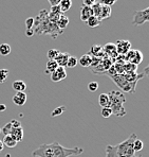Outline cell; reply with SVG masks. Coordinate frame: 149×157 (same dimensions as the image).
<instances>
[{"label": "cell", "instance_id": "15", "mask_svg": "<svg viewBox=\"0 0 149 157\" xmlns=\"http://www.w3.org/2000/svg\"><path fill=\"white\" fill-rule=\"evenodd\" d=\"M112 14V10H111V6H105V4H102V9H100V18L98 20L102 21L104 19H107L111 16Z\"/></svg>", "mask_w": 149, "mask_h": 157}, {"label": "cell", "instance_id": "4", "mask_svg": "<svg viewBox=\"0 0 149 157\" xmlns=\"http://www.w3.org/2000/svg\"><path fill=\"white\" fill-rule=\"evenodd\" d=\"M109 96V107L112 112V115L116 117H124L127 112L124 108V104L126 102V97L122 91L112 90L108 94Z\"/></svg>", "mask_w": 149, "mask_h": 157}, {"label": "cell", "instance_id": "35", "mask_svg": "<svg viewBox=\"0 0 149 157\" xmlns=\"http://www.w3.org/2000/svg\"><path fill=\"white\" fill-rule=\"evenodd\" d=\"M33 25H34V18H33V17L27 18V20H26V27H27V30L33 29Z\"/></svg>", "mask_w": 149, "mask_h": 157}, {"label": "cell", "instance_id": "39", "mask_svg": "<svg viewBox=\"0 0 149 157\" xmlns=\"http://www.w3.org/2000/svg\"><path fill=\"white\" fill-rule=\"evenodd\" d=\"M48 1L50 2V4H51V6H58L59 2H60L61 0H48Z\"/></svg>", "mask_w": 149, "mask_h": 157}, {"label": "cell", "instance_id": "38", "mask_svg": "<svg viewBox=\"0 0 149 157\" xmlns=\"http://www.w3.org/2000/svg\"><path fill=\"white\" fill-rule=\"evenodd\" d=\"M96 1H97V0H82V6H92Z\"/></svg>", "mask_w": 149, "mask_h": 157}, {"label": "cell", "instance_id": "40", "mask_svg": "<svg viewBox=\"0 0 149 157\" xmlns=\"http://www.w3.org/2000/svg\"><path fill=\"white\" fill-rule=\"evenodd\" d=\"M34 30L33 29H29V30H27L26 31V35L27 36V37H31L32 35H34Z\"/></svg>", "mask_w": 149, "mask_h": 157}, {"label": "cell", "instance_id": "13", "mask_svg": "<svg viewBox=\"0 0 149 157\" xmlns=\"http://www.w3.org/2000/svg\"><path fill=\"white\" fill-rule=\"evenodd\" d=\"M69 56H70V54L68 52H59V54L57 55L54 61L57 63L58 67H66Z\"/></svg>", "mask_w": 149, "mask_h": 157}, {"label": "cell", "instance_id": "32", "mask_svg": "<svg viewBox=\"0 0 149 157\" xmlns=\"http://www.w3.org/2000/svg\"><path fill=\"white\" fill-rule=\"evenodd\" d=\"M12 125H11V123L9 122V123H6L5 125L3 126V128H1V133L2 134H4V136L5 135H10V133H11V131H12Z\"/></svg>", "mask_w": 149, "mask_h": 157}, {"label": "cell", "instance_id": "12", "mask_svg": "<svg viewBox=\"0 0 149 157\" xmlns=\"http://www.w3.org/2000/svg\"><path fill=\"white\" fill-rule=\"evenodd\" d=\"M88 54H92L94 57H98V59H104L105 57L104 49H103V46L100 45H93Z\"/></svg>", "mask_w": 149, "mask_h": 157}, {"label": "cell", "instance_id": "28", "mask_svg": "<svg viewBox=\"0 0 149 157\" xmlns=\"http://www.w3.org/2000/svg\"><path fill=\"white\" fill-rule=\"evenodd\" d=\"M66 106H58L56 107L55 109L52 110L51 113V117H57V116H60L61 114H64V112H66Z\"/></svg>", "mask_w": 149, "mask_h": 157}, {"label": "cell", "instance_id": "30", "mask_svg": "<svg viewBox=\"0 0 149 157\" xmlns=\"http://www.w3.org/2000/svg\"><path fill=\"white\" fill-rule=\"evenodd\" d=\"M10 75V70L9 69H0V83H4Z\"/></svg>", "mask_w": 149, "mask_h": 157}, {"label": "cell", "instance_id": "7", "mask_svg": "<svg viewBox=\"0 0 149 157\" xmlns=\"http://www.w3.org/2000/svg\"><path fill=\"white\" fill-rule=\"evenodd\" d=\"M124 57H125L127 63L133 64V65L137 66L142 61H143V53L141 51H139V50L131 49L127 54L124 55Z\"/></svg>", "mask_w": 149, "mask_h": 157}, {"label": "cell", "instance_id": "27", "mask_svg": "<svg viewBox=\"0 0 149 157\" xmlns=\"http://www.w3.org/2000/svg\"><path fill=\"white\" fill-rule=\"evenodd\" d=\"M143 147H144V142L142 141L141 139L136 138V139L133 141V150H134V152H141L142 150H143Z\"/></svg>", "mask_w": 149, "mask_h": 157}, {"label": "cell", "instance_id": "42", "mask_svg": "<svg viewBox=\"0 0 149 157\" xmlns=\"http://www.w3.org/2000/svg\"><path fill=\"white\" fill-rule=\"evenodd\" d=\"M3 147H4V145H3V144H2L1 140H0V151H2V150H3Z\"/></svg>", "mask_w": 149, "mask_h": 157}, {"label": "cell", "instance_id": "16", "mask_svg": "<svg viewBox=\"0 0 149 157\" xmlns=\"http://www.w3.org/2000/svg\"><path fill=\"white\" fill-rule=\"evenodd\" d=\"M10 135L16 140L17 144L22 141V138H24V130H22V126L21 128H12Z\"/></svg>", "mask_w": 149, "mask_h": 157}, {"label": "cell", "instance_id": "29", "mask_svg": "<svg viewBox=\"0 0 149 157\" xmlns=\"http://www.w3.org/2000/svg\"><path fill=\"white\" fill-rule=\"evenodd\" d=\"M59 50H57V49H50V50H48V52H47V57L50 59V61H53V59H56V56L59 54Z\"/></svg>", "mask_w": 149, "mask_h": 157}, {"label": "cell", "instance_id": "31", "mask_svg": "<svg viewBox=\"0 0 149 157\" xmlns=\"http://www.w3.org/2000/svg\"><path fill=\"white\" fill-rule=\"evenodd\" d=\"M78 64V59H76L75 56H69V59H68V62H67V67H69V68H74L75 66Z\"/></svg>", "mask_w": 149, "mask_h": 157}, {"label": "cell", "instance_id": "3", "mask_svg": "<svg viewBox=\"0 0 149 157\" xmlns=\"http://www.w3.org/2000/svg\"><path fill=\"white\" fill-rule=\"evenodd\" d=\"M137 138L136 134H131L127 139L115 145L108 144L106 147V157H133V141Z\"/></svg>", "mask_w": 149, "mask_h": 157}, {"label": "cell", "instance_id": "24", "mask_svg": "<svg viewBox=\"0 0 149 157\" xmlns=\"http://www.w3.org/2000/svg\"><path fill=\"white\" fill-rule=\"evenodd\" d=\"M58 67V65H57V63L54 61H48L47 63V67H45V73L47 75H51L52 72H54L55 70H56V68Z\"/></svg>", "mask_w": 149, "mask_h": 157}, {"label": "cell", "instance_id": "34", "mask_svg": "<svg viewBox=\"0 0 149 157\" xmlns=\"http://www.w3.org/2000/svg\"><path fill=\"white\" fill-rule=\"evenodd\" d=\"M102 116L104 117V118H109L110 116L112 115V112H111V109H110V107H103L102 108Z\"/></svg>", "mask_w": 149, "mask_h": 157}, {"label": "cell", "instance_id": "6", "mask_svg": "<svg viewBox=\"0 0 149 157\" xmlns=\"http://www.w3.org/2000/svg\"><path fill=\"white\" fill-rule=\"evenodd\" d=\"M149 19V8H146L141 11H136L132 18V25L133 26H141V25L147 22Z\"/></svg>", "mask_w": 149, "mask_h": 157}, {"label": "cell", "instance_id": "25", "mask_svg": "<svg viewBox=\"0 0 149 157\" xmlns=\"http://www.w3.org/2000/svg\"><path fill=\"white\" fill-rule=\"evenodd\" d=\"M11 53V46L9 44L4 43L0 45V55L2 56H6Z\"/></svg>", "mask_w": 149, "mask_h": 157}, {"label": "cell", "instance_id": "41", "mask_svg": "<svg viewBox=\"0 0 149 157\" xmlns=\"http://www.w3.org/2000/svg\"><path fill=\"white\" fill-rule=\"evenodd\" d=\"M6 109V106L4 104H0V112H4Z\"/></svg>", "mask_w": 149, "mask_h": 157}, {"label": "cell", "instance_id": "10", "mask_svg": "<svg viewBox=\"0 0 149 157\" xmlns=\"http://www.w3.org/2000/svg\"><path fill=\"white\" fill-rule=\"evenodd\" d=\"M63 15V12L60 11L58 6H51L50 9V12H48V18L51 22L53 24H56V21L58 20V18Z\"/></svg>", "mask_w": 149, "mask_h": 157}, {"label": "cell", "instance_id": "2", "mask_svg": "<svg viewBox=\"0 0 149 157\" xmlns=\"http://www.w3.org/2000/svg\"><path fill=\"white\" fill-rule=\"evenodd\" d=\"M33 30L35 34H40V35H50L54 39L57 38V36L63 33L61 30L57 28L56 24H53L48 18V11L41 10L38 13L37 17L34 18Z\"/></svg>", "mask_w": 149, "mask_h": 157}, {"label": "cell", "instance_id": "44", "mask_svg": "<svg viewBox=\"0 0 149 157\" xmlns=\"http://www.w3.org/2000/svg\"><path fill=\"white\" fill-rule=\"evenodd\" d=\"M0 133H1V128H0Z\"/></svg>", "mask_w": 149, "mask_h": 157}, {"label": "cell", "instance_id": "1", "mask_svg": "<svg viewBox=\"0 0 149 157\" xmlns=\"http://www.w3.org/2000/svg\"><path fill=\"white\" fill-rule=\"evenodd\" d=\"M84 153L82 147H65L58 142L43 144L34 150L32 155L34 157H69L77 156Z\"/></svg>", "mask_w": 149, "mask_h": 157}, {"label": "cell", "instance_id": "9", "mask_svg": "<svg viewBox=\"0 0 149 157\" xmlns=\"http://www.w3.org/2000/svg\"><path fill=\"white\" fill-rule=\"evenodd\" d=\"M66 78H67V72L65 67H57L56 70L51 73V80L53 82H60Z\"/></svg>", "mask_w": 149, "mask_h": 157}, {"label": "cell", "instance_id": "21", "mask_svg": "<svg viewBox=\"0 0 149 157\" xmlns=\"http://www.w3.org/2000/svg\"><path fill=\"white\" fill-rule=\"evenodd\" d=\"M2 144H3L4 147H10V149H12V147H15L16 145H17V142H16V140L14 139L11 135H5L3 138V140H2Z\"/></svg>", "mask_w": 149, "mask_h": 157}, {"label": "cell", "instance_id": "37", "mask_svg": "<svg viewBox=\"0 0 149 157\" xmlns=\"http://www.w3.org/2000/svg\"><path fill=\"white\" fill-rule=\"evenodd\" d=\"M10 123H11V125H12V128H21V123H20V122L18 121V120H16V119L11 120V121H10Z\"/></svg>", "mask_w": 149, "mask_h": 157}, {"label": "cell", "instance_id": "33", "mask_svg": "<svg viewBox=\"0 0 149 157\" xmlns=\"http://www.w3.org/2000/svg\"><path fill=\"white\" fill-rule=\"evenodd\" d=\"M88 89H89V91H91V92H95L98 89V83L95 82V81L90 82L88 84Z\"/></svg>", "mask_w": 149, "mask_h": 157}, {"label": "cell", "instance_id": "14", "mask_svg": "<svg viewBox=\"0 0 149 157\" xmlns=\"http://www.w3.org/2000/svg\"><path fill=\"white\" fill-rule=\"evenodd\" d=\"M93 16V13H92V9L91 6H82L81 8V20L82 21H85L86 22L89 18Z\"/></svg>", "mask_w": 149, "mask_h": 157}, {"label": "cell", "instance_id": "5", "mask_svg": "<svg viewBox=\"0 0 149 157\" xmlns=\"http://www.w3.org/2000/svg\"><path fill=\"white\" fill-rule=\"evenodd\" d=\"M111 80L118 85V88H121L124 92H132L136 91V87H133L127 80H126L125 75H111Z\"/></svg>", "mask_w": 149, "mask_h": 157}, {"label": "cell", "instance_id": "19", "mask_svg": "<svg viewBox=\"0 0 149 157\" xmlns=\"http://www.w3.org/2000/svg\"><path fill=\"white\" fill-rule=\"evenodd\" d=\"M12 87L16 92H24L27 88V84L22 80H16L12 83Z\"/></svg>", "mask_w": 149, "mask_h": 157}, {"label": "cell", "instance_id": "22", "mask_svg": "<svg viewBox=\"0 0 149 157\" xmlns=\"http://www.w3.org/2000/svg\"><path fill=\"white\" fill-rule=\"evenodd\" d=\"M58 6L61 12H63V14H65V12L69 11L71 9V6H72V0H61L59 2Z\"/></svg>", "mask_w": 149, "mask_h": 157}, {"label": "cell", "instance_id": "18", "mask_svg": "<svg viewBox=\"0 0 149 157\" xmlns=\"http://www.w3.org/2000/svg\"><path fill=\"white\" fill-rule=\"evenodd\" d=\"M69 22H70V20H69V17H67L65 14H63V15H61L60 17L58 18V20L56 21V26H57V28H58L59 30L64 31V30H65L66 28L68 27Z\"/></svg>", "mask_w": 149, "mask_h": 157}, {"label": "cell", "instance_id": "11", "mask_svg": "<svg viewBox=\"0 0 149 157\" xmlns=\"http://www.w3.org/2000/svg\"><path fill=\"white\" fill-rule=\"evenodd\" d=\"M27 99V96L26 92H16V94L13 96L12 101L15 105L22 106V105L26 104Z\"/></svg>", "mask_w": 149, "mask_h": 157}, {"label": "cell", "instance_id": "36", "mask_svg": "<svg viewBox=\"0 0 149 157\" xmlns=\"http://www.w3.org/2000/svg\"><path fill=\"white\" fill-rule=\"evenodd\" d=\"M116 1H118V0H98V2H100V3L105 4V6H113Z\"/></svg>", "mask_w": 149, "mask_h": 157}, {"label": "cell", "instance_id": "43", "mask_svg": "<svg viewBox=\"0 0 149 157\" xmlns=\"http://www.w3.org/2000/svg\"><path fill=\"white\" fill-rule=\"evenodd\" d=\"M133 157H143V155H137V156H136V155H134Z\"/></svg>", "mask_w": 149, "mask_h": 157}, {"label": "cell", "instance_id": "26", "mask_svg": "<svg viewBox=\"0 0 149 157\" xmlns=\"http://www.w3.org/2000/svg\"><path fill=\"white\" fill-rule=\"evenodd\" d=\"M87 25H88L90 28H96L98 27L100 25V21L97 19V18L95 17V16H91L90 18H89L88 20H87Z\"/></svg>", "mask_w": 149, "mask_h": 157}, {"label": "cell", "instance_id": "8", "mask_svg": "<svg viewBox=\"0 0 149 157\" xmlns=\"http://www.w3.org/2000/svg\"><path fill=\"white\" fill-rule=\"evenodd\" d=\"M115 48H116V53L120 55H125L131 50V43L129 40H126V39H121L118 40L115 44Z\"/></svg>", "mask_w": 149, "mask_h": 157}, {"label": "cell", "instance_id": "23", "mask_svg": "<svg viewBox=\"0 0 149 157\" xmlns=\"http://www.w3.org/2000/svg\"><path fill=\"white\" fill-rule=\"evenodd\" d=\"M98 103L103 107H109V96L108 94H100L98 97Z\"/></svg>", "mask_w": 149, "mask_h": 157}, {"label": "cell", "instance_id": "20", "mask_svg": "<svg viewBox=\"0 0 149 157\" xmlns=\"http://www.w3.org/2000/svg\"><path fill=\"white\" fill-rule=\"evenodd\" d=\"M78 64L82 67H91V64H92V56L90 54H84L81 56V59H78Z\"/></svg>", "mask_w": 149, "mask_h": 157}, {"label": "cell", "instance_id": "17", "mask_svg": "<svg viewBox=\"0 0 149 157\" xmlns=\"http://www.w3.org/2000/svg\"><path fill=\"white\" fill-rule=\"evenodd\" d=\"M103 49H104V52L105 54L109 55V56H116L118 55V53H116V48H115V45H114L113 43H108L105 45V47H103Z\"/></svg>", "mask_w": 149, "mask_h": 157}]
</instances>
